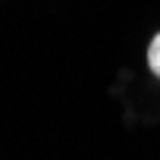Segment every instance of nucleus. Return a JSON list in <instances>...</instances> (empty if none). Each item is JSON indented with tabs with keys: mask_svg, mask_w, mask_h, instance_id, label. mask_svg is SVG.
Instances as JSON below:
<instances>
[{
	"mask_svg": "<svg viewBox=\"0 0 160 160\" xmlns=\"http://www.w3.org/2000/svg\"><path fill=\"white\" fill-rule=\"evenodd\" d=\"M148 66H151V72L160 78V35L151 41V47H148Z\"/></svg>",
	"mask_w": 160,
	"mask_h": 160,
	"instance_id": "f257e3e1",
	"label": "nucleus"
}]
</instances>
